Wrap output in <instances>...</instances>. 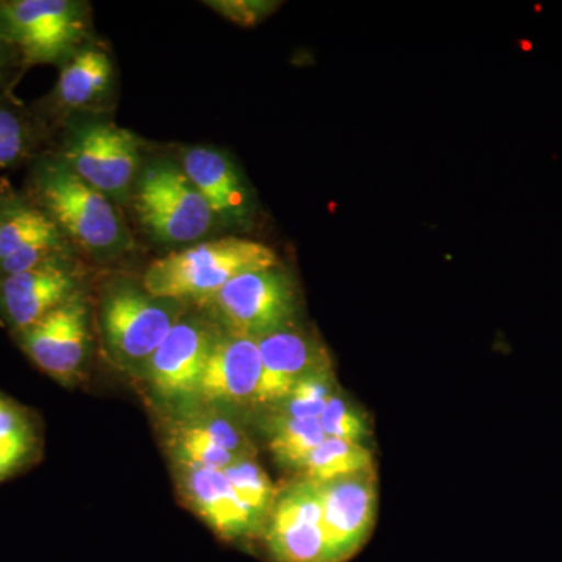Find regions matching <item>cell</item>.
<instances>
[{
  "label": "cell",
  "mask_w": 562,
  "mask_h": 562,
  "mask_svg": "<svg viewBox=\"0 0 562 562\" xmlns=\"http://www.w3.org/2000/svg\"><path fill=\"white\" fill-rule=\"evenodd\" d=\"M31 188L33 202L81 249L98 257H113L132 246L114 202L81 180L60 158L36 162Z\"/></svg>",
  "instance_id": "cell-1"
},
{
  "label": "cell",
  "mask_w": 562,
  "mask_h": 562,
  "mask_svg": "<svg viewBox=\"0 0 562 562\" xmlns=\"http://www.w3.org/2000/svg\"><path fill=\"white\" fill-rule=\"evenodd\" d=\"M279 258L266 244L228 238L199 243L150 262L143 288L166 301H211L241 273L276 268Z\"/></svg>",
  "instance_id": "cell-2"
},
{
  "label": "cell",
  "mask_w": 562,
  "mask_h": 562,
  "mask_svg": "<svg viewBox=\"0 0 562 562\" xmlns=\"http://www.w3.org/2000/svg\"><path fill=\"white\" fill-rule=\"evenodd\" d=\"M87 11L74 0H0V40L24 66L65 65L87 35Z\"/></svg>",
  "instance_id": "cell-3"
},
{
  "label": "cell",
  "mask_w": 562,
  "mask_h": 562,
  "mask_svg": "<svg viewBox=\"0 0 562 562\" xmlns=\"http://www.w3.org/2000/svg\"><path fill=\"white\" fill-rule=\"evenodd\" d=\"M133 209L144 228L165 244L199 241L216 222L198 188L171 162L146 168L135 188Z\"/></svg>",
  "instance_id": "cell-4"
},
{
  "label": "cell",
  "mask_w": 562,
  "mask_h": 562,
  "mask_svg": "<svg viewBox=\"0 0 562 562\" xmlns=\"http://www.w3.org/2000/svg\"><path fill=\"white\" fill-rule=\"evenodd\" d=\"M131 283H117L103 295L101 327L111 357L122 366L146 364L180 319L177 305Z\"/></svg>",
  "instance_id": "cell-5"
},
{
  "label": "cell",
  "mask_w": 562,
  "mask_h": 562,
  "mask_svg": "<svg viewBox=\"0 0 562 562\" xmlns=\"http://www.w3.org/2000/svg\"><path fill=\"white\" fill-rule=\"evenodd\" d=\"M58 158L111 201L124 202L139 169L138 138L113 122L91 121L69 132Z\"/></svg>",
  "instance_id": "cell-6"
},
{
  "label": "cell",
  "mask_w": 562,
  "mask_h": 562,
  "mask_svg": "<svg viewBox=\"0 0 562 562\" xmlns=\"http://www.w3.org/2000/svg\"><path fill=\"white\" fill-rule=\"evenodd\" d=\"M211 301L228 331L255 339L292 324L297 310L294 283L279 266L241 273Z\"/></svg>",
  "instance_id": "cell-7"
},
{
  "label": "cell",
  "mask_w": 562,
  "mask_h": 562,
  "mask_svg": "<svg viewBox=\"0 0 562 562\" xmlns=\"http://www.w3.org/2000/svg\"><path fill=\"white\" fill-rule=\"evenodd\" d=\"M322 506V527L331 562L355 557L373 530L376 516V473H351L327 483H317Z\"/></svg>",
  "instance_id": "cell-8"
},
{
  "label": "cell",
  "mask_w": 562,
  "mask_h": 562,
  "mask_svg": "<svg viewBox=\"0 0 562 562\" xmlns=\"http://www.w3.org/2000/svg\"><path fill=\"white\" fill-rule=\"evenodd\" d=\"M16 336L21 349L36 368L58 382H74L90 347L87 302L77 292Z\"/></svg>",
  "instance_id": "cell-9"
},
{
  "label": "cell",
  "mask_w": 562,
  "mask_h": 562,
  "mask_svg": "<svg viewBox=\"0 0 562 562\" xmlns=\"http://www.w3.org/2000/svg\"><path fill=\"white\" fill-rule=\"evenodd\" d=\"M266 542L276 562H331L317 483L305 479L277 495Z\"/></svg>",
  "instance_id": "cell-10"
},
{
  "label": "cell",
  "mask_w": 562,
  "mask_h": 562,
  "mask_svg": "<svg viewBox=\"0 0 562 562\" xmlns=\"http://www.w3.org/2000/svg\"><path fill=\"white\" fill-rule=\"evenodd\" d=\"M65 233L35 202L3 195L0 205V277L68 260Z\"/></svg>",
  "instance_id": "cell-11"
},
{
  "label": "cell",
  "mask_w": 562,
  "mask_h": 562,
  "mask_svg": "<svg viewBox=\"0 0 562 562\" xmlns=\"http://www.w3.org/2000/svg\"><path fill=\"white\" fill-rule=\"evenodd\" d=\"M214 336L202 322L180 317L144 364L160 397L172 401L199 394Z\"/></svg>",
  "instance_id": "cell-12"
},
{
  "label": "cell",
  "mask_w": 562,
  "mask_h": 562,
  "mask_svg": "<svg viewBox=\"0 0 562 562\" xmlns=\"http://www.w3.org/2000/svg\"><path fill=\"white\" fill-rule=\"evenodd\" d=\"M74 294H77V277L68 260L47 262L0 280V317L18 335Z\"/></svg>",
  "instance_id": "cell-13"
},
{
  "label": "cell",
  "mask_w": 562,
  "mask_h": 562,
  "mask_svg": "<svg viewBox=\"0 0 562 562\" xmlns=\"http://www.w3.org/2000/svg\"><path fill=\"white\" fill-rule=\"evenodd\" d=\"M257 344L262 373L255 402L261 405H277L302 376L330 364L325 347L292 324L266 333L257 338Z\"/></svg>",
  "instance_id": "cell-14"
},
{
  "label": "cell",
  "mask_w": 562,
  "mask_h": 562,
  "mask_svg": "<svg viewBox=\"0 0 562 562\" xmlns=\"http://www.w3.org/2000/svg\"><path fill=\"white\" fill-rule=\"evenodd\" d=\"M261 373L257 339L231 331L216 335L203 369L199 395L206 402L255 401Z\"/></svg>",
  "instance_id": "cell-15"
},
{
  "label": "cell",
  "mask_w": 562,
  "mask_h": 562,
  "mask_svg": "<svg viewBox=\"0 0 562 562\" xmlns=\"http://www.w3.org/2000/svg\"><path fill=\"white\" fill-rule=\"evenodd\" d=\"M181 169L209 203L217 221L243 227L254 213L246 181L227 155L211 147H191L181 157Z\"/></svg>",
  "instance_id": "cell-16"
},
{
  "label": "cell",
  "mask_w": 562,
  "mask_h": 562,
  "mask_svg": "<svg viewBox=\"0 0 562 562\" xmlns=\"http://www.w3.org/2000/svg\"><path fill=\"white\" fill-rule=\"evenodd\" d=\"M187 487L199 514L225 538L241 536L257 524L258 517L239 501L224 472L191 469Z\"/></svg>",
  "instance_id": "cell-17"
},
{
  "label": "cell",
  "mask_w": 562,
  "mask_h": 562,
  "mask_svg": "<svg viewBox=\"0 0 562 562\" xmlns=\"http://www.w3.org/2000/svg\"><path fill=\"white\" fill-rule=\"evenodd\" d=\"M111 77L113 65L105 52L79 49L63 65L52 99L61 110L88 109L109 91Z\"/></svg>",
  "instance_id": "cell-18"
},
{
  "label": "cell",
  "mask_w": 562,
  "mask_h": 562,
  "mask_svg": "<svg viewBox=\"0 0 562 562\" xmlns=\"http://www.w3.org/2000/svg\"><path fill=\"white\" fill-rule=\"evenodd\" d=\"M38 432L31 414L0 394V482L21 471L35 454Z\"/></svg>",
  "instance_id": "cell-19"
},
{
  "label": "cell",
  "mask_w": 562,
  "mask_h": 562,
  "mask_svg": "<svg viewBox=\"0 0 562 562\" xmlns=\"http://www.w3.org/2000/svg\"><path fill=\"white\" fill-rule=\"evenodd\" d=\"M369 469H373V457L364 443L325 438L310 454L302 471L306 480L327 483Z\"/></svg>",
  "instance_id": "cell-20"
},
{
  "label": "cell",
  "mask_w": 562,
  "mask_h": 562,
  "mask_svg": "<svg viewBox=\"0 0 562 562\" xmlns=\"http://www.w3.org/2000/svg\"><path fill=\"white\" fill-rule=\"evenodd\" d=\"M325 439L321 422L276 417L271 431L273 457L288 468L302 469L313 450Z\"/></svg>",
  "instance_id": "cell-21"
},
{
  "label": "cell",
  "mask_w": 562,
  "mask_h": 562,
  "mask_svg": "<svg viewBox=\"0 0 562 562\" xmlns=\"http://www.w3.org/2000/svg\"><path fill=\"white\" fill-rule=\"evenodd\" d=\"M336 392L338 387L330 362L302 376L292 386L290 394L276 406H279L281 417L319 420L325 406Z\"/></svg>",
  "instance_id": "cell-22"
},
{
  "label": "cell",
  "mask_w": 562,
  "mask_h": 562,
  "mask_svg": "<svg viewBox=\"0 0 562 562\" xmlns=\"http://www.w3.org/2000/svg\"><path fill=\"white\" fill-rule=\"evenodd\" d=\"M36 133L14 103L0 99V169L14 168L32 157Z\"/></svg>",
  "instance_id": "cell-23"
},
{
  "label": "cell",
  "mask_w": 562,
  "mask_h": 562,
  "mask_svg": "<svg viewBox=\"0 0 562 562\" xmlns=\"http://www.w3.org/2000/svg\"><path fill=\"white\" fill-rule=\"evenodd\" d=\"M224 475L231 482L239 501L260 519L262 514L271 512L276 502V490L268 473L262 471L250 458H243L225 469Z\"/></svg>",
  "instance_id": "cell-24"
},
{
  "label": "cell",
  "mask_w": 562,
  "mask_h": 562,
  "mask_svg": "<svg viewBox=\"0 0 562 562\" xmlns=\"http://www.w3.org/2000/svg\"><path fill=\"white\" fill-rule=\"evenodd\" d=\"M321 427L325 438L344 439V441L360 442L371 435L369 420L360 408L336 392L325 406L321 416Z\"/></svg>",
  "instance_id": "cell-25"
},
{
  "label": "cell",
  "mask_w": 562,
  "mask_h": 562,
  "mask_svg": "<svg viewBox=\"0 0 562 562\" xmlns=\"http://www.w3.org/2000/svg\"><path fill=\"white\" fill-rule=\"evenodd\" d=\"M179 431L190 435L192 438L213 443L222 450H227L239 460L250 458L251 447L246 432L241 427L233 424L232 420L225 419V417H213V419L209 417V419L187 425V427L180 428Z\"/></svg>",
  "instance_id": "cell-26"
},
{
  "label": "cell",
  "mask_w": 562,
  "mask_h": 562,
  "mask_svg": "<svg viewBox=\"0 0 562 562\" xmlns=\"http://www.w3.org/2000/svg\"><path fill=\"white\" fill-rule=\"evenodd\" d=\"M177 449L181 460L190 469H206V471H225L228 465L239 460L235 454L222 450L213 443L192 438L190 435L177 431Z\"/></svg>",
  "instance_id": "cell-27"
},
{
  "label": "cell",
  "mask_w": 562,
  "mask_h": 562,
  "mask_svg": "<svg viewBox=\"0 0 562 562\" xmlns=\"http://www.w3.org/2000/svg\"><path fill=\"white\" fill-rule=\"evenodd\" d=\"M210 9L217 11L225 20L251 27L276 10V2H260V0H213L205 2Z\"/></svg>",
  "instance_id": "cell-28"
},
{
  "label": "cell",
  "mask_w": 562,
  "mask_h": 562,
  "mask_svg": "<svg viewBox=\"0 0 562 562\" xmlns=\"http://www.w3.org/2000/svg\"><path fill=\"white\" fill-rule=\"evenodd\" d=\"M20 60L18 55L14 54V50L11 49L9 44L3 43L0 40V81L5 77L7 70L10 69L11 63Z\"/></svg>",
  "instance_id": "cell-29"
},
{
  "label": "cell",
  "mask_w": 562,
  "mask_h": 562,
  "mask_svg": "<svg viewBox=\"0 0 562 562\" xmlns=\"http://www.w3.org/2000/svg\"><path fill=\"white\" fill-rule=\"evenodd\" d=\"M2 199H3V195L0 194V205H2ZM0 280H2V277H0Z\"/></svg>",
  "instance_id": "cell-30"
}]
</instances>
